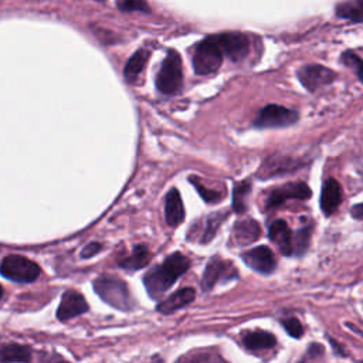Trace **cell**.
<instances>
[{
    "label": "cell",
    "instance_id": "cell-1",
    "mask_svg": "<svg viewBox=\"0 0 363 363\" xmlns=\"http://www.w3.org/2000/svg\"><path fill=\"white\" fill-rule=\"evenodd\" d=\"M190 261L182 252H174L164 261L152 268L145 277L143 284L152 299H159L164 292L189 269Z\"/></svg>",
    "mask_w": 363,
    "mask_h": 363
},
{
    "label": "cell",
    "instance_id": "cell-2",
    "mask_svg": "<svg viewBox=\"0 0 363 363\" xmlns=\"http://www.w3.org/2000/svg\"><path fill=\"white\" fill-rule=\"evenodd\" d=\"M94 289L102 301L108 305L121 309L130 311L135 306V301L130 296L126 282L112 275H101L94 281Z\"/></svg>",
    "mask_w": 363,
    "mask_h": 363
},
{
    "label": "cell",
    "instance_id": "cell-3",
    "mask_svg": "<svg viewBox=\"0 0 363 363\" xmlns=\"http://www.w3.org/2000/svg\"><path fill=\"white\" fill-rule=\"evenodd\" d=\"M183 86V71L180 55L170 50L167 51L160 69L156 75V88L163 95H176Z\"/></svg>",
    "mask_w": 363,
    "mask_h": 363
},
{
    "label": "cell",
    "instance_id": "cell-4",
    "mask_svg": "<svg viewBox=\"0 0 363 363\" xmlns=\"http://www.w3.org/2000/svg\"><path fill=\"white\" fill-rule=\"evenodd\" d=\"M223 64V51L216 35L201 40L193 52V68L199 75L216 72Z\"/></svg>",
    "mask_w": 363,
    "mask_h": 363
},
{
    "label": "cell",
    "instance_id": "cell-5",
    "mask_svg": "<svg viewBox=\"0 0 363 363\" xmlns=\"http://www.w3.org/2000/svg\"><path fill=\"white\" fill-rule=\"evenodd\" d=\"M0 272L11 281L28 284L38 278L40 267L26 257L9 255L1 261Z\"/></svg>",
    "mask_w": 363,
    "mask_h": 363
},
{
    "label": "cell",
    "instance_id": "cell-6",
    "mask_svg": "<svg viewBox=\"0 0 363 363\" xmlns=\"http://www.w3.org/2000/svg\"><path fill=\"white\" fill-rule=\"evenodd\" d=\"M295 122H298V113L292 109H288L281 105H267L264 106L255 121L254 126L257 128H284V126H291Z\"/></svg>",
    "mask_w": 363,
    "mask_h": 363
},
{
    "label": "cell",
    "instance_id": "cell-7",
    "mask_svg": "<svg viewBox=\"0 0 363 363\" xmlns=\"http://www.w3.org/2000/svg\"><path fill=\"white\" fill-rule=\"evenodd\" d=\"M238 278V271L231 261L223 259L220 257H213L203 272L201 288L203 291H210L216 284L225 282Z\"/></svg>",
    "mask_w": 363,
    "mask_h": 363
},
{
    "label": "cell",
    "instance_id": "cell-8",
    "mask_svg": "<svg viewBox=\"0 0 363 363\" xmlns=\"http://www.w3.org/2000/svg\"><path fill=\"white\" fill-rule=\"evenodd\" d=\"M312 196V191L309 186L303 182H289L285 184H281L275 189H272L265 200V207L272 208L282 203H285L289 199L295 200H308Z\"/></svg>",
    "mask_w": 363,
    "mask_h": 363
},
{
    "label": "cell",
    "instance_id": "cell-9",
    "mask_svg": "<svg viewBox=\"0 0 363 363\" xmlns=\"http://www.w3.org/2000/svg\"><path fill=\"white\" fill-rule=\"evenodd\" d=\"M296 75H298V79L301 81V84L309 92H315L316 89H319L325 85H329L336 78V74L332 69H329L323 65H318V64L302 67L296 72Z\"/></svg>",
    "mask_w": 363,
    "mask_h": 363
},
{
    "label": "cell",
    "instance_id": "cell-10",
    "mask_svg": "<svg viewBox=\"0 0 363 363\" xmlns=\"http://www.w3.org/2000/svg\"><path fill=\"white\" fill-rule=\"evenodd\" d=\"M223 55H227L231 61L238 62L248 55L250 40L241 33H223L216 35Z\"/></svg>",
    "mask_w": 363,
    "mask_h": 363
},
{
    "label": "cell",
    "instance_id": "cell-11",
    "mask_svg": "<svg viewBox=\"0 0 363 363\" xmlns=\"http://www.w3.org/2000/svg\"><path fill=\"white\" fill-rule=\"evenodd\" d=\"M242 261L254 271L268 275L277 268V259L267 245L254 247L241 255Z\"/></svg>",
    "mask_w": 363,
    "mask_h": 363
},
{
    "label": "cell",
    "instance_id": "cell-12",
    "mask_svg": "<svg viewBox=\"0 0 363 363\" xmlns=\"http://www.w3.org/2000/svg\"><path fill=\"white\" fill-rule=\"evenodd\" d=\"M88 311V303L85 298L77 291H67L62 295L61 303L57 309V318L62 322L82 315Z\"/></svg>",
    "mask_w": 363,
    "mask_h": 363
},
{
    "label": "cell",
    "instance_id": "cell-13",
    "mask_svg": "<svg viewBox=\"0 0 363 363\" xmlns=\"http://www.w3.org/2000/svg\"><path fill=\"white\" fill-rule=\"evenodd\" d=\"M259 235H261L259 224L252 218H244L234 224V228L231 233V241L237 247H244L258 240Z\"/></svg>",
    "mask_w": 363,
    "mask_h": 363
},
{
    "label": "cell",
    "instance_id": "cell-14",
    "mask_svg": "<svg viewBox=\"0 0 363 363\" xmlns=\"http://www.w3.org/2000/svg\"><path fill=\"white\" fill-rule=\"evenodd\" d=\"M296 167H298L296 159H292L288 156H271L259 166L257 176L262 179H269V177L282 174L285 172H292Z\"/></svg>",
    "mask_w": 363,
    "mask_h": 363
},
{
    "label": "cell",
    "instance_id": "cell-15",
    "mask_svg": "<svg viewBox=\"0 0 363 363\" xmlns=\"http://www.w3.org/2000/svg\"><path fill=\"white\" fill-rule=\"evenodd\" d=\"M268 237L284 255H292V233L284 220L271 223Z\"/></svg>",
    "mask_w": 363,
    "mask_h": 363
},
{
    "label": "cell",
    "instance_id": "cell-16",
    "mask_svg": "<svg viewBox=\"0 0 363 363\" xmlns=\"http://www.w3.org/2000/svg\"><path fill=\"white\" fill-rule=\"evenodd\" d=\"M342 200V189L335 179H326L320 193V208L326 216L333 214Z\"/></svg>",
    "mask_w": 363,
    "mask_h": 363
},
{
    "label": "cell",
    "instance_id": "cell-17",
    "mask_svg": "<svg viewBox=\"0 0 363 363\" xmlns=\"http://www.w3.org/2000/svg\"><path fill=\"white\" fill-rule=\"evenodd\" d=\"M196 298V292L193 288H182L167 298H164L162 302L157 303V311L160 313H172L180 308H184L190 302H193Z\"/></svg>",
    "mask_w": 363,
    "mask_h": 363
},
{
    "label": "cell",
    "instance_id": "cell-18",
    "mask_svg": "<svg viewBox=\"0 0 363 363\" xmlns=\"http://www.w3.org/2000/svg\"><path fill=\"white\" fill-rule=\"evenodd\" d=\"M164 216L170 227H177L184 220V207L177 189H170L166 194Z\"/></svg>",
    "mask_w": 363,
    "mask_h": 363
},
{
    "label": "cell",
    "instance_id": "cell-19",
    "mask_svg": "<svg viewBox=\"0 0 363 363\" xmlns=\"http://www.w3.org/2000/svg\"><path fill=\"white\" fill-rule=\"evenodd\" d=\"M152 259V254L149 251V248L143 244L136 245L132 251L130 255L119 259V267L126 269V271H138L142 269L143 267H146L149 264V261Z\"/></svg>",
    "mask_w": 363,
    "mask_h": 363
},
{
    "label": "cell",
    "instance_id": "cell-20",
    "mask_svg": "<svg viewBox=\"0 0 363 363\" xmlns=\"http://www.w3.org/2000/svg\"><path fill=\"white\" fill-rule=\"evenodd\" d=\"M242 343H244V347L247 350L257 352V350H265V349L274 347L277 340H275V336L269 332L254 330V332L247 333L242 337Z\"/></svg>",
    "mask_w": 363,
    "mask_h": 363
},
{
    "label": "cell",
    "instance_id": "cell-21",
    "mask_svg": "<svg viewBox=\"0 0 363 363\" xmlns=\"http://www.w3.org/2000/svg\"><path fill=\"white\" fill-rule=\"evenodd\" d=\"M147 58H149V51L142 48V50H138L136 52H133L132 57L128 60V62L123 68V77L129 84L136 81V78L142 72Z\"/></svg>",
    "mask_w": 363,
    "mask_h": 363
},
{
    "label": "cell",
    "instance_id": "cell-22",
    "mask_svg": "<svg viewBox=\"0 0 363 363\" xmlns=\"http://www.w3.org/2000/svg\"><path fill=\"white\" fill-rule=\"evenodd\" d=\"M251 187L252 182L250 179L235 183L233 190V208L237 214H242L247 210V200L251 193Z\"/></svg>",
    "mask_w": 363,
    "mask_h": 363
},
{
    "label": "cell",
    "instance_id": "cell-23",
    "mask_svg": "<svg viewBox=\"0 0 363 363\" xmlns=\"http://www.w3.org/2000/svg\"><path fill=\"white\" fill-rule=\"evenodd\" d=\"M30 359L31 352L27 346L7 345L0 350V360L3 362H28Z\"/></svg>",
    "mask_w": 363,
    "mask_h": 363
},
{
    "label": "cell",
    "instance_id": "cell-24",
    "mask_svg": "<svg viewBox=\"0 0 363 363\" xmlns=\"http://www.w3.org/2000/svg\"><path fill=\"white\" fill-rule=\"evenodd\" d=\"M336 14L342 18L360 23L362 20V0H350L342 4H337Z\"/></svg>",
    "mask_w": 363,
    "mask_h": 363
},
{
    "label": "cell",
    "instance_id": "cell-25",
    "mask_svg": "<svg viewBox=\"0 0 363 363\" xmlns=\"http://www.w3.org/2000/svg\"><path fill=\"white\" fill-rule=\"evenodd\" d=\"M225 217H227L225 213L221 211V213H213L204 220V233L201 235V242H208L214 237L216 231L218 230V225L225 220Z\"/></svg>",
    "mask_w": 363,
    "mask_h": 363
},
{
    "label": "cell",
    "instance_id": "cell-26",
    "mask_svg": "<svg viewBox=\"0 0 363 363\" xmlns=\"http://www.w3.org/2000/svg\"><path fill=\"white\" fill-rule=\"evenodd\" d=\"M309 238H311V227L305 225L301 230H298L292 238V254L302 255L308 248Z\"/></svg>",
    "mask_w": 363,
    "mask_h": 363
},
{
    "label": "cell",
    "instance_id": "cell-27",
    "mask_svg": "<svg viewBox=\"0 0 363 363\" xmlns=\"http://www.w3.org/2000/svg\"><path fill=\"white\" fill-rule=\"evenodd\" d=\"M189 180H190V183L196 187V190L199 191V194L204 199V201H207V203H217V201H220L223 197H224V193L223 191H217L216 189H208V187H206L204 184H201L200 183V180L197 179V177H189Z\"/></svg>",
    "mask_w": 363,
    "mask_h": 363
},
{
    "label": "cell",
    "instance_id": "cell-28",
    "mask_svg": "<svg viewBox=\"0 0 363 363\" xmlns=\"http://www.w3.org/2000/svg\"><path fill=\"white\" fill-rule=\"evenodd\" d=\"M281 323H282V326L285 328V330L288 332L289 336H292L295 339H299L303 335V328H302L301 322L296 318H294V316L284 318V319H281Z\"/></svg>",
    "mask_w": 363,
    "mask_h": 363
},
{
    "label": "cell",
    "instance_id": "cell-29",
    "mask_svg": "<svg viewBox=\"0 0 363 363\" xmlns=\"http://www.w3.org/2000/svg\"><path fill=\"white\" fill-rule=\"evenodd\" d=\"M342 61H343V64H346L347 67L354 69L359 81L363 79V77H362V60H360L359 55H356L352 51H346V52L342 54Z\"/></svg>",
    "mask_w": 363,
    "mask_h": 363
},
{
    "label": "cell",
    "instance_id": "cell-30",
    "mask_svg": "<svg viewBox=\"0 0 363 363\" xmlns=\"http://www.w3.org/2000/svg\"><path fill=\"white\" fill-rule=\"evenodd\" d=\"M118 7L123 11H147L149 4L146 0H118Z\"/></svg>",
    "mask_w": 363,
    "mask_h": 363
},
{
    "label": "cell",
    "instance_id": "cell-31",
    "mask_svg": "<svg viewBox=\"0 0 363 363\" xmlns=\"http://www.w3.org/2000/svg\"><path fill=\"white\" fill-rule=\"evenodd\" d=\"M101 250H102V245H101L99 242H91V244H88V245L82 250L81 257H82V258L94 257V255H95V254H98Z\"/></svg>",
    "mask_w": 363,
    "mask_h": 363
},
{
    "label": "cell",
    "instance_id": "cell-32",
    "mask_svg": "<svg viewBox=\"0 0 363 363\" xmlns=\"http://www.w3.org/2000/svg\"><path fill=\"white\" fill-rule=\"evenodd\" d=\"M352 216H353L356 220H362V217H363V204H362V203L354 204V207L352 208Z\"/></svg>",
    "mask_w": 363,
    "mask_h": 363
},
{
    "label": "cell",
    "instance_id": "cell-33",
    "mask_svg": "<svg viewBox=\"0 0 363 363\" xmlns=\"http://www.w3.org/2000/svg\"><path fill=\"white\" fill-rule=\"evenodd\" d=\"M3 296V288H1V285H0V298Z\"/></svg>",
    "mask_w": 363,
    "mask_h": 363
}]
</instances>
